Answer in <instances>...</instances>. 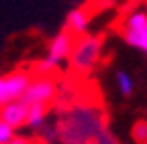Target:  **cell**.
<instances>
[{
    "label": "cell",
    "instance_id": "7c38bea8",
    "mask_svg": "<svg viewBox=\"0 0 147 144\" xmlns=\"http://www.w3.org/2000/svg\"><path fill=\"white\" fill-rule=\"evenodd\" d=\"M14 136H16V130L12 126H8L6 122L0 120V144H8Z\"/></svg>",
    "mask_w": 147,
    "mask_h": 144
},
{
    "label": "cell",
    "instance_id": "7a4b0ae2",
    "mask_svg": "<svg viewBox=\"0 0 147 144\" xmlns=\"http://www.w3.org/2000/svg\"><path fill=\"white\" fill-rule=\"evenodd\" d=\"M121 37L129 47L137 49L147 57V10L135 6L127 10L121 21Z\"/></svg>",
    "mask_w": 147,
    "mask_h": 144
},
{
    "label": "cell",
    "instance_id": "ba28073f",
    "mask_svg": "<svg viewBox=\"0 0 147 144\" xmlns=\"http://www.w3.org/2000/svg\"><path fill=\"white\" fill-rule=\"evenodd\" d=\"M59 63H55V61H51L49 57H43V59H39V61H35L29 69H31V73L33 75H47V77H55L59 73Z\"/></svg>",
    "mask_w": 147,
    "mask_h": 144
},
{
    "label": "cell",
    "instance_id": "9c48e42d",
    "mask_svg": "<svg viewBox=\"0 0 147 144\" xmlns=\"http://www.w3.org/2000/svg\"><path fill=\"white\" fill-rule=\"evenodd\" d=\"M115 85H117L121 96H131L133 89H135V81H133L131 73H127V71H123V69H119L115 73Z\"/></svg>",
    "mask_w": 147,
    "mask_h": 144
},
{
    "label": "cell",
    "instance_id": "277c9868",
    "mask_svg": "<svg viewBox=\"0 0 147 144\" xmlns=\"http://www.w3.org/2000/svg\"><path fill=\"white\" fill-rule=\"evenodd\" d=\"M76 35H71L69 31H59L57 35H53V37L49 39V43H47V55L45 57H49L51 61H55V63H63V61H67L69 59V55H71V51H74V45H76Z\"/></svg>",
    "mask_w": 147,
    "mask_h": 144
},
{
    "label": "cell",
    "instance_id": "4fadbf2b",
    "mask_svg": "<svg viewBox=\"0 0 147 144\" xmlns=\"http://www.w3.org/2000/svg\"><path fill=\"white\" fill-rule=\"evenodd\" d=\"M8 144H37V142H33L31 138H25V136H18V134H16Z\"/></svg>",
    "mask_w": 147,
    "mask_h": 144
},
{
    "label": "cell",
    "instance_id": "8992f818",
    "mask_svg": "<svg viewBox=\"0 0 147 144\" xmlns=\"http://www.w3.org/2000/svg\"><path fill=\"white\" fill-rule=\"evenodd\" d=\"M27 114H29V106L23 100H12L0 106V120L12 126L14 130H21L27 126Z\"/></svg>",
    "mask_w": 147,
    "mask_h": 144
},
{
    "label": "cell",
    "instance_id": "5bb4252c",
    "mask_svg": "<svg viewBox=\"0 0 147 144\" xmlns=\"http://www.w3.org/2000/svg\"><path fill=\"white\" fill-rule=\"evenodd\" d=\"M6 104V98H4V75L0 73V106Z\"/></svg>",
    "mask_w": 147,
    "mask_h": 144
},
{
    "label": "cell",
    "instance_id": "5b68a950",
    "mask_svg": "<svg viewBox=\"0 0 147 144\" xmlns=\"http://www.w3.org/2000/svg\"><path fill=\"white\" fill-rule=\"evenodd\" d=\"M31 79H33L31 69H14L10 73H6L4 75V98H6V102L23 100L27 89H29Z\"/></svg>",
    "mask_w": 147,
    "mask_h": 144
},
{
    "label": "cell",
    "instance_id": "52a82bcc",
    "mask_svg": "<svg viewBox=\"0 0 147 144\" xmlns=\"http://www.w3.org/2000/svg\"><path fill=\"white\" fill-rule=\"evenodd\" d=\"M90 21H92L90 12L84 6H76V8H71L67 12L63 29L69 31L71 35H76V37H82V35H86L88 29H90Z\"/></svg>",
    "mask_w": 147,
    "mask_h": 144
},
{
    "label": "cell",
    "instance_id": "3957f363",
    "mask_svg": "<svg viewBox=\"0 0 147 144\" xmlns=\"http://www.w3.org/2000/svg\"><path fill=\"white\" fill-rule=\"evenodd\" d=\"M59 92V83L55 77H47V75H33L29 89L23 98V102L27 106H41V108H49L53 104V100L57 98Z\"/></svg>",
    "mask_w": 147,
    "mask_h": 144
},
{
    "label": "cell",
    "instance_id": "30bf717a",
    "mask_svg": "<svg viewBox=\"0 0 147 144\" xmlns=\"http://www.w3.org/2000/svg\"><path fill=\"white\" fill-rule=\"evenodd\" d=\"M45 118H47V108H41V106H29V114H27V128H41L45 124Z\"/></svg>",
    "mask_w": 147,
    "mask_h": 144
},
{
    "label": "cell",
    "instance_id": "6da1fadb",
    "mask_svg": "<svg viewBox=\"0 0 147 144\" xmlns=\"http://www.w3.org/2000/svg\"><path fill=\"white\" fill-rule=\"evenodd\" d=\"M100 57H102V37L86 33L76 39V45H74V51L67 61L71 71L88 73L100 63Z\"/></svg>",
    "mask_w": 147,
    "mask_h": 144
},
{
    "label": "cell",
    "instance_id": "8fae6325",
    "mask_svg": "<svg viewBox=\"0 0 147 144\" xmlns=\"http://www.w3.org/2000/svg\"><path fill=\"white\" fill-rule=\"evenodd\" d=\"M133 138L137 144H147V122L141 120L133 126Z\"/></svg>",
    "mask_w": 147,
    "mask_h": 144
}]
</instances>
